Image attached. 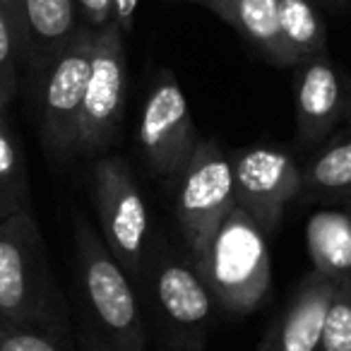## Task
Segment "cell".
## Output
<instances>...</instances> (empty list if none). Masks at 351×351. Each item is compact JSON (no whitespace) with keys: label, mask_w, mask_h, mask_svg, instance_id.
<instances>
[{"label":"cell","mask_w":351,"mask_h":351,"mask_svg":"<svg viewBox=\"0 0 351 351\" xmlns=\"http://www.w3.org/2000/svg\"><path fill=\"white\" fill-rule=\"evenodd\" d=\"M279 25L298 60L325 53L327 29L315 0H279Z\"/></svg>","instance_id":"e0dca14e"},{"label":"cell","mask_w":351,"mask_h":351,"mask_svg":"<svg viewBox=\"0 0 351 351\" xmlns=\"http://www.w3.org/2000/svg\"><path fill=\"white\" fill-rule=\"evenodd\" d=\"M164 351H205V349H173V346H164Z\"/></svg>","instance_id":"83f0119b"},{"label":"cell","mask_w":351,"mask_h":351,"mask_svg":"<svg viewBox=\"0 0 351 351\" xmlns=\"http://www.w3.org/2000/svg\"><path fill=\"white\" fill-rule=\"evenodd\" d=\"M20 46L15 41L10 25H8L5 15L0 10V92L10 101L17 92V68H20Z\"/></svg>","instance_id":"44dd1931"},{"label":"cell","mask_w":351,"mask_h":351,"mask_svg":"<svg viewBox=\"0 0 351 351\" xmlns=\"http://www.w3.org/2000/svg\"><path fill=\"white\" fill-rule=\"evenodd\" d=\"M111 5H113V22H116L123 34H128L132 29V25H135L140 0H111Z\"/></svg>","instance_id":"cb8c5ba5"},{"label":"cell","mask_w":351,"mask_h":351,"mask_svg":"<svg viewBox=\"0 0 351 351\" xmlns=\"http://www.w3.org/2000/svg\"><path fill=\"white\" fill-rule=\"evenodd\" d=\"M77 346L80 351H108V346L104 344L101 335L97 332V327L92 325V320H84L80 325V332H77Z\"/></svg>","instance_id":"d4e9b609"},{"label":"cell","mask_w":351,"mask_h":351,"mask_svg":"<svg viewBox=\"0 0 351 351\" xmlns=\"http://www.w3.org/2000/svg\"><path fill=\"white\" fill-rule=\"evenodd\" d=\"M317 351H351V277L341 279L332 296Z\"/></svg>","instance_id":"ffe728a7"},{"label":"cell","mask_w":351,"mask_h":351,"mask_svg":"<svg viewBox=\"0 0 351 351\" xmlns=\"http://www.w3.org/2000/svg\"><path fill=\"white\" fill-rule=\"evenodd\" d=\"M125 44H123V32L113 22L94 32L92 65H89L82 116H80L77 152L97 154L116 140L125 113Z\"/></svg>","instance_id":"9c48e42d"},{"label":"cell","mask_w":351,"mask_h":351,"mask_svg":"<svg viewBox=\"0 0 351 351\" xmlns=\"http://www.w3.org/2000/svg\"><path fill=\"white\" fill-rule=\"evenodd\" d=\"M200 135L193 121L183 87L173 73L161 70L154 77L137 123V145L152 173L173 178L186 171Z\"/></svg>","instance_id":"ba28073f"},{"label":"cell","mask_w":351,"mask_h":351,"mask_svg":"<svg viewBox=\"0 0 351 351\" xmlns=\"http://www.w3.org/2000/svg\"><path fill=\"white\" fill-rule=\"evenodd\" d=\"M231 27L258 46L272 63L296 65L298 58L289 49L279 25V0H236Z\"/></svg>","instance_id":"2e32d148"},{"label":"cell","mask_w":351,"mask_h":351,"mask_svg":"<svg viewBox=\"0 0 351 351\" xmlns=\"http://www.w3.org/2000/svg\"><path fill=\"white\" fill-rule=\"evenodd\" d=\"M46 260L44 239L32 210L0 219V320H63Z\"/></svg>","instance_id":"277c9868"},{"label":"cell","mask_w":351,"mask_h":351,"mask_svg":"<svg viewBox=\"0 0 351 351\" xmlns=\"http://www.w3.org/2000/svg\"><path fill=\"white\" fill-rule=\"evenodd\" d=\"M315 3H322V5H330V8H346L349 5V0H315Z\"/></svg>","instance_id":"4316f807"},{"label":"cell","mask_w":351,"mask_h":351,"mask_svg":"<svg viewBox=\"0 0 351 351\" xmlns=\"http://www.w3.org/2000/svg\"><path fill=\"white\" fill-rule=\"evenodd\" d=\"M0 111H3V108H0Z\"/></svg>","instance_id":"d6a6232c"},{"label":"cell","mask_w":351,"mask_h":351,"mask_svg":"<svg viewBox=\"0 0 351 351\" xmlns=\"http://www.w3.org/2000/svg\"><path fill=\"white\" fill-rule=\"evenodd\" d=\"M75 253L89 320L108 351H147L142 308L135 284L106 248L101 234L89 221H75Z\"/></svg>","instance_id":"7a4b0ae2"},{"label":"cell","mask_w":351,"mask_h":351,"mask_svg":"<svg viewBox=\"0 0 351 351\" xmlns=\"http://www.w3.org/2000/svg\"><path fill=\"white\" fill-rule=\"evenodd\" d=\"M92 186L104 243L130 282L140 284L154 234L135 173L121 156H101L94 164Z\"/></svg>","instance_id":"5b68a950"},{"label":"cell","mask_w":351,"mask_h":351,"mask_svg":"<svg viewBox=\"0 0 351 351\" xmlns=\"http://www.w3.org/2000/svg\"><path fill=\"white\" fill-rule=\"evenodd\" d=\"M341 279L311 272L293 293L284 315L274 322L260 346L267 351H317L330 301Z\"/></svg>","instance_id":"7c38bea8"},{"label":"cell","mask_w":351,"mask_h":351,"mask_svg":"<svg viewBox=\"0 0 351 351\" xmlns=\"http://www.w3.org/2000/svg\"><path fill=\"white\" fill-rule=\"evenodd\" d=\"M236 207L231 156L215 140H200L181 173L176 221L193 263L205 255L215 231Z\"/></svg>","instance_id":"8992f818"},{"label":"cell","mask_w":351,"mask_h":351,"mask_svg":"<svg viewBox=\"0 0 351 351\" xmlns=\"http://www.w3.org/2000/svg\"><path fill=\"white\" fill-rule=\"evenodd\" d=\"M22 210H32L25 156L0 111V219Z\"/></svg>","instance_id":"ac0fdd59"},{"label":"cell","mask_w":351,"mask_h":351,"mask_svg":"<svg viewBox=\"0 0 351 351\" xmlns=\"http://www.w3.org/2000/svg\"><path fill=\"white\" fill-rule=\"evenodd\" d=\"M313 272L330 279L351 277V210H320L306 224Z\"/></svg>","instance_id":"5bb4252c"},{"label":"cell","mask_w":351,"mask_h":351,"mask_svg":"<svg viewBox=\"0 0 351 351\" xmlns=\"http://www.w3.org/2000/svg\"><path fill=\"white\" fill-rule=\"evenodd\" d=\"M0 10H3V15H5L12 34H15V41H17V46H20L22 60H25V44H27V36H25V0H0Z\"/></svg>","instance_id":"603a6c76"},{"label":"cell","mask_w":351,"mask_h":351,"mask_svg":"<svg viewBox=\"0 0 351 351\" xmlns=\"http://www.w3.org/2000/svg\"><path fill=\"white\" fill-rule=\"evenodd\" d=\"M195 267L221 308L231 313L255 311L272 287L267 234L234 207Z\"/></svg>","instance_id":"3957f363"},{"label":"cell","mask_w":351,"mask_h":351,"mask_svg":"<svg viewBox=\"0 0 351 351\" xmlns=\"http://www.w3.org/2000/svg\"><path fill=\"white\" fill-rule=\"evenodd\" d=\"M5 104H8L5 97H3V92H0V108H5Z\"/></svg>","instance_id":"f1b7e54d"},{"label":"cell","mask_w":351,"mask_h":351,"mask_svg":"<svg viewBox=\"0 0 351 351\" xmlns=\"http://www.w3.org/2000/svg\"><path fill=\"white\" fill-rule=\"evenodd\" d=\"M80 27L77 0H25V60L41 73Z\"/></svg>","instance_id":"4fadbf2b"},{"label":"cell","mask_w":351,"mask_h":351,"mask_svg":"<svg viewBox=\"0 0 351 351\" xmlns=\"http://www.w3.org/2000/svg\"><path fill=\"white\" fill-rule=\"evenodd\" d=\"M296 132L306 147L322 142L344 121H351V80L327 58L315 53L296 63Z\"/></svg>","instance_id":"8fae6325"},{"label":"cell","mask_w":351,"mask_h":351,"mask_svg":"<svg viewBox=\"0 0 351 351\" xmlns=\"http://www.w3.org/2000/svg\"><path fill=\"white\" fill-rule=\"evenodd\" d=\"M140 287L145 289L164 346L205 349V337L219 303L193 258H183L154 241Z\"/></svg>","instance_id":"6da1fadb"},{"label":"cell","mask_w":351,"mask_h":351,"mask_svg":"<svg viewBox=\"0 0 351 351\" xmlns=\"http://www.w3.org/2000/svg\"><path fill=\"white\" fill-rule=\"evenodd\" d=\"M346 200H351V195H349V197H346ZM346 200H344V202H346Z\"/></svg>","instance_id":"1f68e13d"},{"label":"cell","mask_w":351,"mask_h":351,"mask_svg":"<svg viewBox=\"0 0 351 351\" xmlns=\"http://www.w3.org/2000/svg\"><path fill=\"white\" fill-rule=\"evenodd\" d=\"M234 200L265 234H272L291 200L301 195V166L279 147H248L231 154Z\"/></svg>","instance_id":"30bf717a"},{"label":"cell","mask_w":351,"mask_h":351,"mask_svg":"<svg viewBox=\"0 0 351 351\" xmlns=\"http://www.w3.org/2000/svg\"><path fill=\"white\" fill-rule=\"evenodd\" d=\"M188 3H195V5H200V8H207V10L215 12L217 17H221L226 25H231L236 0H188Z\"/></svg>","instance_id":"484cf974"},{"label":"cell","mask_w":351,"mask_h":351,"mask_svg":"<svg viewBox=\"0 0 351 351\" xmlns=\"http://www.w3.org/2000/svg\"><path fill=\"white\" fill-rule=\"evenodd\" d=\"M346 207H349V210H351V200H346Z\"/></svg>","instance_id":"f546056e"},{"label":"cell","mask_w":351,"mask_h":351,"mask_svg":"<svg viewBox=\"0 0 351 351\" xmlns=\"http://www.w3.org/2000/svg\"><path fill=\"white\" fill-rule=\"evenodd\" d=\"M94 32L80 27L70 44L41 70L39 116L49 149L58 156L77 152L80 116L92 65Z\"/></svg>","instance_id":"52a82bcc"},{"label":"cell","mask_w":351,"mask_h":351,"mask_svg":"<svg viewBox=\"0 0 351 351\" xmlns=\"http://www.w3.org/2000/svg\"><path fill=\"white\" fill-rule=\"evenodd\" d=\"M260 351H267V349H263V346H260Z\"/></svg>","instance_id":"4dcf8cb0"},{"label":"cell","mask_w":351,"mask_h":351,"mask_svg":"<svg viewBox=\"0 0 351 351\" xmlns=\"http://www.w3.org/2000/svg\"><path fill=\"white\" fill-rule=\"evenodd\" d=\"M0 351H75V344L63 320H0Z\"/></svg>","instance_id":"d6986e66"},{"label":"cell","mask_w":351,"mask_h":351,"mask_svg":"<svg viewBox=\"0 0 351 351\" xmlns=\"http://www.w3.org/2000/svg\"><path fill=\"white\" fill-rule=\"evenodd\" d=\"M80 20L92 32L113 25V5L111 0H77Z\"/></svg>","instance_id":"7402d4cb"},{"label":"cell","mask_w":351,"mask_h":351,"mask_svg":"<svg viewBox=\"0 0 351 351\" xmlns=\"http://www.w3.org/2000/svg\"><path fill=\"white\" fill-rule=\"evenodd\" d=\"M351 195V121L301 169L303 200H346Z\"/></svg>","instance_id":"9a60e30c"}]
</instances>
